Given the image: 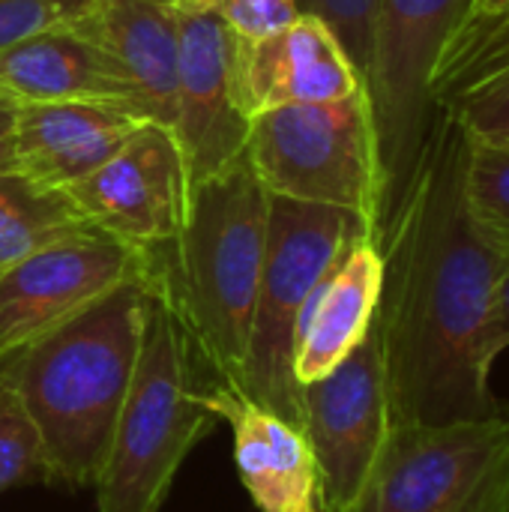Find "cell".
I'll return each instance as SVG.
<instances>
[{
  "label": "cell",
  "mask_w": 509,
  "mask_h": 512,
  "mask_svg": "<svg viewBox=\"0 0 509 512\" xmlns=\"http://www.w3.org/2000/svg\"><path fill=\"white\" fill-rule=\"evenodd\" d=\"M303 435L321 471V512H351L390 435L375 324L348 360L303 387Z\"/></svg>",
  "instance_id": "9"
},
{
  "label": "cell",
  "mask_w": 509,
  "mask_h": 512,
  "mask_svg": "<svg viewBox=\"0 0 509 512\" xmlns=\"http://www.w3.org/2000/svg\"><path fill=\"white\" fill-rule=\"evenodd\" d=\"M138 87L150 123L171 129L177 111V9L165 0H96L78 21Z\"/></svg>",
  "instance_id": "18"
},
{
  "label": "cell",
  "mask_w": 509,
  "mask_h": 512,
  "mask_svg": "<svg viewBox=\"0 0 509 512\" xmlns=\"http://www.w3.org/2000/svg\"><path fill=\"white\" fill-rule=\"evenodd\" d=\"M66 195L90 228L138 252L171 243L189 207V174L174 132L138 123L123 147Z\"/></svg>",
  "instance_id": "11"
},
{
  "label": "cell",
  "mask_w": 509,
  "mask_h": 512,
  "mask_svg": "<svg viewBox=\"0 0 509 512\" xmlns=\"http://www.w3.org/2000/svg\"><path fill=\"white\" fill-rule=\"evenodd\" d=\"M144 273H150L147 252L96 228L12 264L0 273V363Z\"/></svg>",
  "instance_id": "10"
},
{
  "label": "cell",
  "mask_w": 509,
  "mask_h": 512,
  "mask_svg": "<svg viewBox=\"0 0 509 512\" xmlns=\"http://www.w3.org/2000/svg\"><path fill=\"white\" fill-rule=\"evenodd\" d=\"M267 207L270 195L243 159L192 183L180 234L147 252L192 351L216 384L237 393L267 249Z\"/></svg>",
  "instance_id": "3"
},
{
  "label": "cell",
  "mask_w": 509,
  "mask_h": 512,
  "mask_svg": "<svg viewBox=\"0 0 509 512\" xmlns=\"http://www.w3.org/2000/svg\"><path fill=\"white\" fill-rule=\"evenodd\" d=\"M471 0H378L366 93L378 138L381 219L399 204L435 123V75Z\"/></svg>",
  "instance_id": "7"
},
{
  "label": "cell",
  "mask_w": 509,
  "mask_h": 512,
  "mask_svg": "<svg viewBox=\"0 0 509 512\" xmlns=\"http://www.w3.org/2000/svg\"><path fill=\"white\" fill-rule=\"evenodd\" d=\"M462 183L474 225L495 246L509 252V144H486L468 138Z\"/></svg>",
  "instance_id": "21"
},
{
  "label": "cell",
  "mask_w": 509,
  "mask_h": 512,
  "mask_svg": "<svg viewBox=\"0 0 509 512\" xmlns=\"http://www.w3.org/2000/svg\"><path fill=\"white\" fill-rule=\"evenodd\" d=\"M18 99L0 84V171H15V123Z\"/></svg>",
  "instance_id": "28"
},
{
  "label": "cell",
  "mask_w": 509,
  "mask_h": 512,
  "mask_svg": "<svg viewBox=\"0 0 509 512\" xmlns=\"http://www.w3.org/2000/svg\"><path fill=\"white\" fill-rule=\"evenodd\" d=\"M297 3H300V15H315L336 33L345 54L351 57V63L366 81L378 0H297Z\"/></svg>",
  "instance_id": "24"
},
{
  "label": "cell",
  "mask_w": 509,
  "mask_h": 512,
  "mask_svg": "<svg viewBox=\"0 0 509 512\" xmlns=\"http://www.w3.org/2000/svg\"><path fill=\"white\" fill-rule=\"evenodd\" d=\"M93 6L96 0H0V51L39 33L72 27Z\"/></svg>",
  "instance_id": "23"
},
{
  "label": "cell",
  "mask_w": 509,
  "mask_h": 512,
  "mask_svg": "<svg viewBox=\"0 0 509 512\" xmlns=\"http://www.w3.org/2000/svg\"><path fill=\"white\" fill-rule=\"evenodd\" d=\"M0 84L18 102H84L147 120L138 87L81 24L3 48Z\"/></svg>",
  "instance_id": "15"
},
{
  "label": "cell",
  "mask_w": 509,
  "mask_h": 512,
  "mask_svg": "<svg viewBox=\"0 0 509 512\" xmlns=\"http://www.w3.org/2000/svg\"><path fill=\"white\" fill-rule=\"evenodd\" d=\"M381 285V249L372 237H357L303 315L294 351V378L300 387L330 375L369 336L381 303Z\"/></svg>",
  "instance_id": "17"
},
{
  "label": "cell",
  "mask_w": 509,
  "mask_h": 512,
  "mask_svg": "<svg viewBox=\"0 0 509 512\" xmlns=\"http://www.w3.org/2000/svg\"><path fill=\"white\" fill-rule=\"evenodd\" d=\"M222 24L237 39H264L282 27H288L294 18H300L297 0H213L210 6Z\"/></svg>",
  "instance_id": "26"
},
{
  "label": "cell",
  "mask_w": 509,
  "mask_h": 512,
  "mask_svg": "<svg viewBox=\"0 0 509 512\" xmlns=\"http://www.w3.org/2000/svg\"><path fill=\"white\" fill-rule=\"evenodd\" d=\"M201 405L231 429L234 465L258 512H321V471L297 426L225 384L201 390Z\"/></svg>",
  "instance_id": "14"
},
{
  "label": "cell",
  "mask_w": 509,
  "mask_h": 512,
  "mask_svg": "<svg viewBox=\"0 0 509 512\" xmlns=\"http://www.w3.org/2000/svg\"><path fill=\"white\" fill-rule=\"evenodd\" d=\"M509 348V267L504 270L498 288H495V297H492V309H489V318H486V327H483V336H480V351H477V360H480V369L492 378V369H495V360Z\"/></svg>",
  "instance_id": "27"
},
{
  "label": "cell",
  "mask_w": 509,
  "mask_h": 512,
  "mask_svg": "<svg viewBox=\"0 0 509 512\" xmlns=\"http://www.w3.org/2000/svg\"><path fill=\"white\" fill-rule=\"evenodd\" d=\"M246 159L267 195L342 207L378 240L381 165L366 90L255 114Z\"/></svg>",
  "instance_id": "6"
},
{
  "label": "cell",
  "mask_w": 509,
  "mask_h": 512,
  "mask_svg": "<svg viewBox=\"0 0 509 512\" xmlns=\"http://www.w3.org/2000/svg\"><path fill=\"white\" fill-rule=\"evenodd\" d=\"M366 225L330 204H309L270 195L267 249L240 393L270 408L303 432V387L294 378V351L303 315L321 282L342 261Z\"/></svg>",
  "instance_id": "5"
},
{
  "label": "cell",
  "mask_w": 509,
  "mask_h": 512,
  "mask_svg": "<svg viewBox=\"0 0 509 512\" xmlns=\"http://www.w3.org/2000/svg\"><path fill=\"white\" fill-rule=\"evenodd\" d=\"M81 231H90V225L66 192L18 171H0V273Z\"/></svg>",
  "instance_id": "19"
},
{
  "label": "cell",
  "mask_w": 509,
  "mask_h": 512,
  "mask_svg": "<svg viewBox=\"0 0 509 512\" xmlns=\"http://www.w3.org/2000/svg\"><path fill=\"white\" fill-rule=\"evenodd\" d=\"M177 24L180 57L171 132L192 186L246 159L252 120L237 96V36L213 9L177 12Z\"/></svg>",
  "instance_id": "12"
},
{
  "label": "cell",
  "mask_w": 509,
  "mask_h": 512,
  "mask_svg": "<svg viewBox=\"0 0 509 512\" xmlns=\"http://www.w3.org/2000/svg\"><path fill=\"white\" fill-rule=\"evenodd\" d=\"M465 144L462 126L438 108L414 174L375 240L384 258L375 333L390 426L471 420L498 405L477 351L509 252L468 213Z\"/></svg>",
  "instance_id": "1"
},
{
  "label": "cell",
  "mask_w": 509,
  "mask_h": 512,
  "mask_svg": "<svg viewBox=\"0 0 509 512\" xmlns=\"http://www.w3.org/2000/svg\"><path fill=\"white\" fill-rule=\"evenodd\" d=\"M435 105L450 111L471 141L509 144V30L438 87Z\"/></svg>",
  "instance_id": "20"
},
{
  "label": "cell",
  "mask_w": 509,
  "mask_h": 512,
  "mask_svg": "<svg viewBox=\"0 0 509 512\" xmlns=\"http://www.w3.org/2000/svg\"><path fill=\"white\" fill-rule=\"evenodd\" d=\"M138 117L84 102H21L15 123V171L66 192L138 129Z\"/></svg>",
  "instance_id": "16"
},
{
  "label": "cell",
  "mask_w": 509,
  "mask_h": 512,
  "mask_svg": "<svg viewBox=\"0 0 509 512\" xmlns=\"http://www.w3.org/2000/svg\"><path fill=\"white\" fill-rule=\"evenodd\" d=\"M150 276L153 267L0 363V390L30 417L48 483L96 486L102 474L135 378Z\"/></svg>",
  "instance_id": "2"
},
{
  "label": "cell",
  "mask_w": 509,
  "mask_h": 512,
  "mask_svg": "<svg viewBox=\"0 0 509 512\" xmlns=\"http://www.w3.org/2000/svg\"><path fill=\"white\" fill-rule=\"evenodd\" d=\"M509 30V0H471L468 6V15L456 33V39L450 42L441 66H438V75H435V93L438 87L456 75L489 39H495L498 33Z\"/></svg>",
  "instance_id": "25"
},
{
  "label": "cell",
  "mask_w": 509,
  "mask_h": 512,
  "mask_svg": "<svg viewBox=\"0 0 509 512\" xmlns=\"http://www.w3.org/2000/svg\"><path fill=\"white\" fill-rule=\"evenodd\" d=\"M24 483H48L42 444L18 399L0 390V495Z\"/></svg>",
  "instance_id": "22"
},
{
  "label": "cell",
  "mask_w": 509,
  "mask_h": 512,
  "mask_svg": "<svg viewBox=\"0 0 509 512\" xmlns=\"http://www.w3.org/2000/svg\"><path fill=\"white\" fill-rule=\"evenodd\" d=\"M216 423L201 405L192 342L150 276L135 378L96 480V512H162L180 465Z\"/></svg>",
  "instance_id": "4"
},
{
  "label": "cell",
  "mask_w": 509,
  "mask_h": 512,
  "mask_svg": "<svg viewBox=\"0 0 509 512\" xmlns=\"http://www.w3.org/2000/svg\"><path fill=\"white\" fill-rule=\"evenodd\" d=\"M165 3L177 12H201L213 6V0H165Z\"/></svg>",
  "instance_id": "29"
},
{
  "label": "cell",
  "mask_w": 509,
  "mask_h": 512,
  "mask_svg": "<svg viewBox=\"0 0 509 512\" xmlns=\"http://www.w3.org/2000/svg\"><path fill=\"white\" fill-rule=\"evenodd\" d=\"M351 512H509V402L435 426H390Z\"/></svg>",
  "instance_id": "8"
},
{
  "label": "cell",
  "mask_w": 509,
  "mask_h": 512,
  "mask_svg": "<svg viewBox=\"0 0 509 512\" xmlns=\"http://www.w3.org/2000/svg\"><path fill=\"white\" fill-rule=\"evenodd\" d=\"M234 66L249 120L273 108L336 102L366 90L336 33L315 15H300L264 39H237Z\"/></svg>",
  "instance_id": "13"
}]
</instances>
